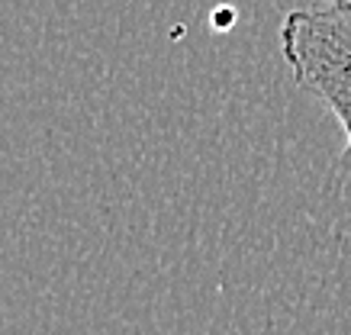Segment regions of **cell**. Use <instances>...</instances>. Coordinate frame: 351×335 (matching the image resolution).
Masks as SVG:
<instances>
[{"label":"cell","mask_w":351,"mask_h":335,"mask_svg":"<svg viewBox=\"0 0 351 335\" xmlns=\"http://www.w3.org/2000/svg\"><path fill=\"white\" fill-rule=\"evenodd\" d=\"M280 55L306 94L339 119L345 132L339 164L351 174V7L319 3L290 10L280 23Z\"/></svg>","instance_id":"obj_1"},{"label":"cell","mask_w":351,"mask_h":335,"mask_svg":"<svg viewBox=\"0 0 351 335\" xmlns=\"http://www.w3.org/2000/svg\"><path fill=\"white\" fill-rule=\"evenodd\" d=\"M319 3H341V7H351V0H319Z\"/></svg>","instance_id":"obj_2"}]
</instances>
